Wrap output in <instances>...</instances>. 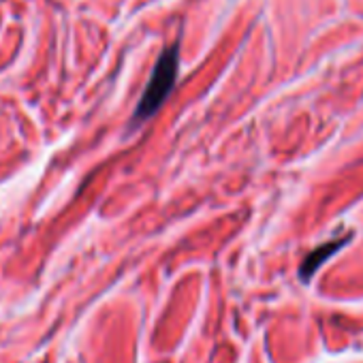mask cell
Returning <instances> with one entry per match:
<instances>
[{"label":"cell","instance_id":"1","mask_svg":"<svg viewBox=\"0 0 363 363\" xmlns=\"http://www.w3.org/2000/svg\"><path fill=\"white\" fill-rule=\"evenodd\" d=\"M177 71H179V45L173 43L171 48H167L160 54V58L152 71V77H150V82L139 99V105L135 109V118H133L135 124L145 122L160 109V105L167 101V96L171 94L173 86H175Z\"/></svg>","mask_w":363,"mask_h":363},{"label":"cell","instance_id":"2","mask_svg":"<svg viewBox=\"0 0 363 363\" xmlns=\"http://www.w3.org/2000/svg\"><path fill=\"white\" fill-rule=\"evenodd\" d=\"M346 242H348V238H342V240L325 242V244H320L318 248H314V250L303 259V263H301V267H299L301 280H310V278L314 276V272H316L329 257H333L340 248L346 246Z\"/></svg>","mask_w":363,"mask_h":363}]
</instances>
